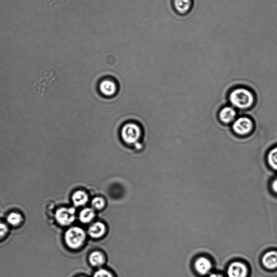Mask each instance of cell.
I'll use <instances>...</instances> for the list:
<instances>
[{
  "label": "cell",
  "instance_id": "cell-10",
  "mask_svg": "<svg viewBox=\"0 0 277 277\" xmlns=\"http://www.w3.org/2000/svg\"><path fill=\"white\" fill-rule=\"evenodd\" d=\"M117 85L111 80H104L100 85L101 93L106 96H112L116 93Z\"/></svg>",
  "mask_w": 277,
  "mask_h": 277
},
{
  "label": "cell",
  "instance_id": "cell-20",
  "mask_svg": "<svg viewBox=\"0 0 277 277\" xmlns=\"http://www.w3.org/2000/svg\"><path fill=\"white\" fill-rule=\"evenodd\" d=\"M8 227L7 225L0 221V240L3 239L7 235Z\"/></svg>",
  "mask_w": 277,
  "mask_h": 277
},
{
  "label": "cell",
  "instance_id": "cell-9",
  "mask_svg": "<svg viewBox=\"0 0 277 277\" xmlns=\"http://www.w3.org/2000/svg\"><path fill=\"white\" fill-rule=\"evenodd\" d=\"M195 269L198 274L201 275H205L210 272L212 269V263L207 258L201 257L195 262Z\"/></svg>",
  "mask_w": 277,
  "mask_h": 277
},
{
  "label": "cell",
  "instance_id": "cell-5",
  "mask_svg": "<svg viewBox=\"0 0 277 277\" xmlns=\"http://www.w3.org/2000/svg\"><path fill=\"white\" fill-rule=\"evenodd\" d=\"M55 217L57 222L60 225L69 226L76 219L75 209L74 208H60L55 213Z\"/></svg>",
  "mask_w": 277,
  "mask_h": 277
},
{
  "label": "cell",
  "instance_id": "cell-16",
  "mask_svg": "<svg viewBox=\"0 0 277 277\" xmlns=\"http://www.w3.org/2000/svg\"><path fill=\"white\" fill-rule=\"evenodd\" d=\"M23 218L21 213L16 212L10 213L7 217V221L10 226L17 227L20 225Z\"/></svg>",
  "mask_w": 277,
  "mask_h": 277
},
{
  "label": "cell",
  "instance_id": "cell-7",
  "mask_svg": "<svg viewBox=\"0 0 277 277\" xmlns=\"http://www.w3.org/2000/svg\"><path fill=\"white\" fill-rule=\"evenodd\" d=\"M173 5L178 14L185 15L192 9L193 0H173Z\"/></svg>",
  "mask_w": 277,
  "mask_h": 277
},
{
  "label": "cell",
  "instance_id": "cell-19",
  "mask_svg": "<svg viewBox=\"0 0 277 277\" xmlns=\"http://www.w3.org/2000/svg\"><path fill=\"white\" fill-rule=\"evenodd\" d=\"M93 277H113V276L107 270L100 269L94 274Z\"/></svg>",
  "mask_w": 277,
  "mask_h": 277
},
{
  "label": "cell",
  "instance_id": "cell-2",
  "mask_svg": "<svg viewBox=\"0 0 277 277\" xmlns=\"http://www.w3.org/2000/svg\"><path fill=\"white\" fill-rule=\"evenodd\" d=\"M86 237V233L81 227H73L66 231L65 240L70 248L78 249L83 245Z\"/></svg>",
  "mask_w": 277,
  "mask_h": 277
},
{
  "label": "cell",
  "instance_id": "cell-21",
  "mask_svg": "<svg viewBox=\"0 0 277 277\" xmlns=\"http://www.w3.org/2000/svg\"><path fill=\"white\" fill-rule=\"evenodd\" d=\"M272 186L274 191L277 193V180L274 182Z\"/></svg>",
  "mask_w": 277,
  "mask_h": 277
},
{
  "label": "cell",
  "instance_id": "cell-14",
  "mask_svg": "<svg viewBox=\"0 0 277 277\" xmlns=\"http://www.w3.org/2000/svg\"><path fill=\"white\" fill-rule=\"evenodd\" d=\"M89 261L92 266L98 267L101 266L105 262V258L101 252L95 251L92 252L90 255Z\"/></svg>",
  "mask_w": 277,
  "mask_h": 277
},
{
  "label": "cell",
  "instance_id": "cell-15",
  "mask_svg": "<svg viewBox=\"0 0 277 277\" xmlns=\"http://www.w3.org/2000/svg\"><path fill=\"white\" fill-rule=\"evenodd\" d=\"M95 215L93 208H85L80 213L79 219L83 223L88 224L94 219Z\"/></svg>",
  "mask_w": 277,
  "mask_h": 277
},
{
  "label": "cell",
  "instance_id": "cell-4",
  "mask_svg": "<svg viewBox=\"0 0 277 277\" xmlns=\"http://www.w3.org/2000/svg\"><path fill=\"white\" fill-rule=\"evenodd\" d=\"M140 128L134 123H129L123 127L121 137L124 142L128 144L137 143L141 136Z\"/></svg>",
  "mask_w": 277,
  "mask_h": 277
},
{
  "label": "cell",
  "instance_id": "cell-11",
  "mask_svg": "<svg viewBox=\"0 0 277 277\" xmlns=\"http://www.w3.org/2000/svg\"><path fill=\"white\" fill-rule=\"evenodd\" d=\"M262 263L265 268L269 270L277 268V252L270 251L265 254L262 258Z\"/></svg>",
  "mask_w": 277,
  "mask_h": 277
},
{
  "label": "cell",
  "instance_id": "cell-8",
  "mask_svg": "<svg viewBox=\"0 0 277 277\" xmlns=\"http://www.w3.org/2000/svg\"><path fill=\"white\" fill-rule=\"evenodd\" d=\"M237 116L236 110L230 106H226L220 110L219 114L220 120L225 124L235 121Z\"/></svg>",
  "mask_w": 277,
  "mask_h": 277
},
{
  "label": "cell",
  "instance_id": "cell-13",
  "mask_svg": "<svg viewBox=\"0 0 277 277\" xmlns=\"http://www.w3.org/2000/svg\"><path fill=\"white\" fill-rule=\"evenodd\" d=\"M72 201L75 206H82L86 204L89 201V196L83 190H78L72 195Z\"/></svg>",
  "mask_w": 277,
  "mask_h": 277
},
{
  "label": "cell",
  "instance_id": "cell-17",
  "mask_svg": "<svg viewBox=\"0 0 277 277\" xmlns=\"http://www.w3.org/2000/svg\"><path fill=\"white\" fill-rule=\"evenodd\" d=\"M267 159L271 167L277 171V146L269 151Z\"/></svg>",
  "mask_w": 277,
  "mask_h": 277
},
{
  "label": "cell",
  "instance_id": "cell-6",
  "mask_svg": "<svg viewBox=\"0 0 277 277\" xmlns=\"http://www.w3.org/2000/svg\"><path fill=\"white\" fill-rule=\"evenodd\" d=\"M248 269L242 262H235L231 263L227 270L229 277H247Z\"/></svg>",
  "mask_w": 277,
  "mask_h": 277
},
{
  "label": "cell",
  "instance_id": "cell-22",
  "mask_svg": "<svg viewBox=\"0 0 277 277\" xmlns=\"http://www.w3.org/2000/svg\"><path fill=\"white\" fill-rule=\"evenodd\" d=\"M209 277H224L222 275H221L220 274H214L211 275Z\"/></svg>",
  "mask_w": 277,
  "mask_h": 277
},
{
  "label": "cell",
  "instance_id": "cell-1",
  "mask_svg": "<svg viewBox=\"0 0 277 277\" xmlns=\"http://www.w3.org/2000/svg\"><path fill=\"white\" fill-rule=\"evenodd\" d=\"M229 100L234 107L239 109L250 108L255 102V97L249 90L239 88L233 90L229 96Z\"/></svg>",
  "mask_w": 277,
  "mask_h": 277
},
{
  "label": "cell",
  "instance_id": "cell-18",
  "mask_svg": "<svg viewBox=\"0 0 277 277\" xmlns=\"http://www.w3.org/2000/svg\"><path fill=\"white\" fill-rule=\"evenodd\" d=\"M92 206L95 210H101L105 206V201L101 197H95L92 201Z\"/></svg>",
  "mask_w": 277,
  "mask_h": 277
},
{
  "label": "cell",
  "instance_id": "cell-12",
  "mask_svg": "<svg viewBox=\"0 0 277 277\" xmlns=\"http://www.w3.org/2000/svg\"><path fill=\"white\" fill-rule=\"evenodd\" d=\"M106 232V226L102 223L96 222L92 224L89 229V235L93 238H99Z\"/></svg>",
  "mask_w": 277,
  "mask_h": 277
},
{
  "label": "cell",
  "instance_id": "cell-3",
  "mask_svg": "<svg viewBox=\"0 0 277 277\" xmlns=\"http://www.w3.org/2000/svg\"><path fill=\"white\" fill-rule=\"evenodd\" d=\"M254 127V122L251 119L242 116L234 121L232 129L236 134L246 136L253 131Z\"/></svg>",
  "mask_w": 277,
  "mask_h": 277
}]
</instances>
